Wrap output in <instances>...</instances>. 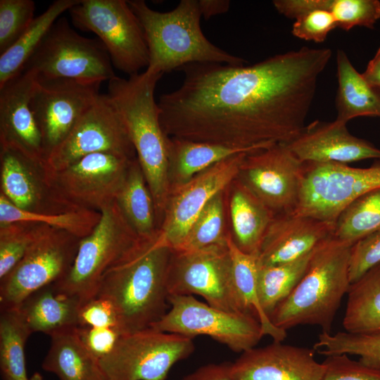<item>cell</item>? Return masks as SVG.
<instances>
[{"instance_id":"cell-1","label":"cell","mask_w":380,"mask_h":380,"mask_svg":"<svg viewBox=\"0 0 380 380\" xmlns=\"http://www.w3.org/2000/svg\"><path fill=\"white\" fill-rule=\"evenodd\" d=\"M329 48L303 46L252 65L196 63L158 102L167 136L260 151L305 127Z\"/></svg>"},{"instance_id":"cell-2","label":"cell","mask_w":380,"mask_h":380,"mask_svg":"<svg viewBox=\"0 0 380 380\" xmlns=\"http://www.w3.org/2000/svg\"><path fill=\"white\" fill-rule=\"evenodd\" d=\"M163 74L145 70L127 79L115 76L107 95L121 117L152 194L157 222L161 221L170 195L167 135L160 120L154 93Z\"/></svg>"},{"instance_id":"cell-3","label":"cell","mask_w":380,"mask_h":380,"mask_svg":"<svg viewBox=\"0 0 380 380\" xmlns=\"http://www.w3.org/2000/svg\"><path fill=\"white\" fill-rule=\"evenodd\" d=\"M172 253L170 247L154 241L101 278L95 296L112 303L121 334L151 328L168 310L167 276Z\"/></svg>"},{"instance_id":"cell-4","label":"cell","mask_w":380,"mask_h":380,"mask_svg":"<svg viewBox=\"0 0 380 380\" xmlns=\"http://www.w3.org/2000/svg\"><path fill=\"white\" fill-rule=\"evenodd\" d=\"M353 244L334 236L312 251L307 271L270 318L284 331L315 325L331 333L335 315L350 286L349 262Z\"/></svg>"},{"instance_id":"cell-5","label":"cell","mask_w":380,"mask_h":380,"mask_svg":"<svg viewBox=\"0 0 380 380\" xmlns=\"http://www.w3.org/2000/svg\"><path fill=\"white\" fill-rule=\"evenodd\" d=\"M127 2L144 32L149 53L146 70L163 74L196 63H246L214 45L203 34L198 1L182 0L168 12L154 11L143 0Z\"/></svg>"},{"instance_id":"cell-6","label":"cell","mask_w":380,"mask_h":380,"mask_svg":"<svg viewBox=\"0 0 380 380\" xmlns=\"http://www.w3.org/2000/svg\"><path fill=\"white\" fill-rule=\"evenodd\" d=\"M101 219L87 236L81 239L68 274L53 283L61 292L83 303L95 297L103 275L127 262L153 241L141 239L122 215L115 201L101 211Z\"/></svg>"},{"instance_id":"cell-7","label":"cell","mask_w":380,"mask_h":380,"mask_svg":"<svg viewBox=\"0 0 380 380\" xmlns=\"http://www.w3.org/2000/svg\"><path fill=\"white\" fill-rule=\"evenodd\" d=\"M23 70L38 80L66 79L88 84H101L116 76L101 42L80 35L65 18L54 23Z\"/></svg>"},{"instance_id":"cell-8","label":"cell","mask_w":380,"mask_h":380,"mask_svg":"<svg viewBox=\"0 0 380 380\" xmlns=\"http://www.w3.org/2000/svg\"><path fill=\"white\" fill-rule=\"evenodd\" d=\"M68 12L75 27L99 38L118 70L131 76L147 68L144 32L127 1L80 0Z\"/></svg>"},{"instance_id":"cell-9","label":"cell","mask_w":380,"mask_h":380,"mask_svg":"<svg viewBox=\"0 0 380 380\" xmlns=\"http://www.w3.org/2000/svg\"><path fill=\"white\" fill-rule=\"evenodd\" d=\"M194 350L191 338L148 328L121 334L99 363L108 380H165L173 365Z\"/></svg>"},{"instance_id":"cell-10","label":"cell","mask_w":380,"mask_h":380,"mask_svg":"<svg viewBox=\"0 0 380 380\" xmlns=\"http://www.w3.org/2000/svg\"><path fill=\"white\" fill-rule=\"evenodd\" d=\"M168 301L170 308L151 328L191 338L206 335L238 353L255 347L264 336L251 315L223 310L193 296H170Z\"/></svg>"},{"instance_id":"cell-11","label":"cell","mask_w":380,"mask_h":380,"mask_svg":"<svg viewBox=\"0 0 380 380\" xmlns=\"http://www.w3.org/2000/svg\"><path fill=\"white\" fill-rule=\"evenodd\" d=\"M376 189H380V165L357 168L304 163L299 200L293 213L334 224L350 202Z\"/></svg>"},{"instance_id":"cell-12","label":"cell","mask_w":380,"mask_h":380,"mask_svg":"<svg viewBox=\"0 0 380 380\" xmlns=\"http://www.w3.org/2000/svg\"><path fill=\"white\" fill-rule=\"evenodd\" d=\"M167 288L169 296L198 295L213 307L243 313L233 284L227 241L194 251L172 250Z\"/></svg>"},{"instance_id":"cell-13","label":"cell","mask_w":380,"mask_h":380,"mask_svg":"<svg viewBox=\"0 0 380 380\" xmlns=\"http://www.w3.org/2000/svg\"><path fill=\"white\" fill-rule=\"evenodd\" d=\"M81 239L47 226L0 284L1 309L15 308L35 291L63 279L75 260Z\"/></svg>"},{"instance_id":"cell-14","label":"cell","mask_w":380,"mask_h":380,"mask_svg":"<svg viewBox=\"0 0 380 380\" xmlns=\"http://www.w3.org/2000/svg\"><path fill=\"white\" fill-rule=\"evenodd\" d=\"M101 152L137 158L126 127L107 94L98 96L46 162L52 172H57L87 155Z\"/></svg>"},{"instance_id":"cell-15","label":"cell","mask_w":380,"mask_h":380,"mask_svg":"<svg viewBox=\"0 0 380 380\" xmlns=\"http://www.w3.org/2000/svg\"><path fill=\"white\" fill-rule=\"evenodd\" d=\"M304 163L284 144L246 154L237 182L275 215L292 213L302 186Z\"/></svg>"},{"instance_id":"cell-16","label":"cell","mask_w":380,"mask_h":380,"mask_svg":"<svg viewBox=\"0 0 380 380\" xmlns=\"http://www.w3.org/2000/svg\"><path fill=\"white\" fill-rule=\"evenodd\" d=\"M135 158L107 152L91 153L53 172V184L70 210L100 212L115 200Z\"/></svg>"},{"instance_id":"cell-17","label":"cell","mask_w":380,"mask_h":380,"mask_svg":"<svg viewBox=\"0 0 380 380\" xmlns=\"http://www.w3.org/2000/svg\"><path fill=\"white\" fill-rule=\"evenodd\" d=\"M246 154L228 158L172 189L155 242L178 248L208 202L236 178Z\"/></svg>"},{"instance_id":"cell-18","label":"cell","mask_w":380,"mask_h":380,"mask_svg":"<svg viewBox=\"0 0 380 380\" xmlns=\"http://www.w3.org/2000/svg\"><path fill=\"white\" fill-rule=\"evenodd\" d=\"M100 85L66 79L35 80L30 106L46 159L96 99Z\"/></svg>"},{"instance_id":"cell-19","label":"cell","mask_w":380,"mask_h":380,"mask_svg":"<svg viewBox=\"0 0 380 380\" xmlns=\"http://www.w3.org/2000/svg\"><path fill=\"white\" fill-rule=\"evenodd\" d=\"M46 160L0 144V193L18 208L35 213L73 211L61 199Z\"/></svg>"},{"instance_id":"cell-20","label":"cell","mask_w":380,"mask_h":380,"mask_svg":"<svg viewBox=\"0 0 380 380\" xmlns=\"http://www.w3.org/2000/svg\"><path fill=\"white\" fill-rule=\"evenodd\" d=\"M314 349L274 341L241 353L229 362L234 380H321L324 366L315 358Z\"/></svg>"},{"instance_id":"cell-21","label":"cell","mask_w":380,"mask_h":380,"mask_svg":"<svg viewBox=\"0 0 380 380\" xmlns=\"http://www.w3.org/2000/svg\"><path fill=\"white\" fill-rule=\"evenodd\" d=\"M286 145L303 163L346 165L365 159H380V149L351 134L346 123L337 120L314 121Z\"/></svg>"},{"instance_id":"cell-22","label":"cell","mask_w":380,"mask_h":380,"mask_svg":"<svg viewBox=\"0 0 380 380\" xmlns=\"http://www.w3.org/2000/svg\"><path fill=\"white\" fill-rule=\"evenodd\" d=\"M35 80L32 72L23 70L0 87V144L46 160L42 136L30 106Z\"/></svg>"},{"instance_id":"cell-23","label":"cell","mask_w":380,"mask_h":380,"mask_svg":"<svg viewBox=\"0 0 380 380\" xmlns=\"http://www.w3.org/2000/svg\"><path fill=\"white\" fill-rule=\"evenodd\" d=\"M334 224L294 213L275 215L258 253L260 265H279L312 251L333 236Z\"/></svg>"},{"instance_id":"cell-24","label":"cell","mask_w":380,"mask_h":380,"mask_svg":"<svg viewBox=\"0 0 380 380\" xmlns=\"http://www.w3.org/2000/svg\"><path fill=\"white\" fill-rule=\"evenodd\" d=\"M82 304L78 297L64 293L51 284L27 296L18 308L32 333L51 336L79 327Z\"/></svg>"},{"instance_id":"cell-25","label":"cell","mask_w":380,"mask_h":380,"mask_svg":"<svg viewBox=\"0 0 380 380\" xmlns=\"http://www.w3.org/2000/svg\"><path fill=\"white\" fill-rule=\"evenodd\" d=\"M42 368L60 380H108L99 360L81 341L77 327L53 334Z\"/></svg>"},{"instance_id":"cell-26","label":"cell","mask_w":380,"mask_h":380,"mask_svg":"<svg viewBox=\"0 0 380 380\" xmlns=\"http://www.w3.org/2000/svg\"><path fill=\"white\" fill-rule=\"evenodd\" d=\"M171 190L233 156L256 151L167 136ZM171 192V191H170Z\"/></svg>"},{"instance_id":"cell-27","label":"cell","mask_w":380,"mask_h":380,"mask_svg":"<svg viewBox=\"0 0 380 380\" xmlns=\"http://www.w3.org/2000/svg\"><path fill=\"white\" fill-rule=\"evenodd\" d=\"M336 120L347 124L357 117H380V91L357 71L344 51L336 53Z\"/></svg>"},{"instance_id":"cell-28","label":"cell","mask_w":380,"mask_h":380,"mask_svg":"<svg viewBox=\"0 0 380 380\" xmlns=\"http://www.w3.org/2000/svg\"><path fill=\"white\" fill-rule=\"evenodd\" d=\"M226 241L232 262L233 284L241 311L258 319L264 336L268 335L274 341L282 342L286 338V331L272 324L260 305L258 291V255L241 251L231 235H227Z\"/></svg>"},{"instance_id":"cell-29","label":"cell","mask_w":380,"mask_h":380,"mask_svg":"<svg viewBox=\"0 0 380 380\" xmlns=\"http://www.w3.org/2000/svg\"><path fill=\"white\" fill-rule=\"evenodd\" d=\"M115 201L139 237L147 241L156 239L158 229L154 201L137 158L132 161Z\"/></svg>"},{"instance_id":"cell-30","label":"cell","mask_w":380,"mask_h":380,"mask_svg":"<svg viewBox=\"0 0 380 380\" xmlns=\"http://www.w3.org/2000/svg\"><path fill=\"white\" fill-rule=\"evenodd\" d=\"M234 241L243 253L258 255L275 214L237 182L230 200Z\"/></svg>"},{"instance_id":"cell-31","label":"cell","mask_w":380,"mask_h":380,"mask_svg":"<svg viewBox=\"0 0 380 380\" xmlns=\"http://www.w3.org/2000/svg\"><path fill=\"white\" fill-rule=\"evenodd\" d=\"M343 326L346 331H380V262L352 283L348 292Z\"/></svg>"},{"instance_id":"cell-32","label":"cell","mask_w":380,"mask_h":380,"mask_svg":"<svg viewBox=\"0 0 380 380\" xmlns=\"http://www.w3.org/2000/svg\"><path fill=\"white\" fill-rule=\"evenodd\" d=\"M79 1H53L44 12L34 19L28 29L13 46L0 54V87L23 71L25 64L59 16Z\"/></svg>"},{"instance_id":"cell-33","label":"cell","mask_w":380,"mask_h":380,"mask_svg":"<svg viewBox=\"0 0 380 380\" xmlns=\"http://www.w3.org/2000/svg\"><path fill=\"white\" fill-rule=\"evenodd\" d=\"M31 334L18 307L1 309L0 367L4 380H29L25 348Z\"/></svg>"},{"instance_id":"cell-34","label":"cell","mask_w":380,"mask_h":380,"mask_svg":"<svg viewBox=\"0 0 380 380\" xmlns=\"http://www.w3.org/2000/svg\"><path fill=\"white\" fill-rule=\"evenodd\" d=\"M101 219V212L80 210L61 213H35L21 210L0 193V225L31 222L64 230L83 239L89 236Z\"/></svg>"},{"instance_id":"cell-35","label":"cell","mask_w":380,"mask_h":380,"mask_svg":"<svg viewBox=\"0 0 380 380\" xmlns=\"http://www.w3.org/2000/svg\"><path fill=\"white\" fill-rule=\"evenodd\" d=\"M312 251L286 263L270 266L259 264L258 296L261 307L269 317L305 274Z\"/></svg>"},{"instance_id":"cell-36","label":"cell","mask_w":380,"mask_h":380,"mask_svg":"<svg viewBox=\"0 0 380 380\" xmlns=\"http://www.w3.org/2000/svg\"><path fill=\"white\" fill-rule=\"evenodd\" d=\"M380 229V189L350 202L338 215L333 236L353 245Z\"/></svg>"},{"instance_id":"cell-37","label":"cell","mask_w":380,"mask_h":380,"mask_svg":"<svg viewBox=\"0 0 380 380\" xmlns=\"http://www.w3.org/2000/svg\"><path fill=\"white\" fill-rule=\"evenodd\" d=\"M272 4L279 13L295 19L291 33L299 39L322 42L337 27L333 15L315 0H275Z\"/></svg>"},{"instance_id":"cell-38","label":"cell","mask_w":380,"mask_h":380,"mask_svg":"<svg viewBox=\"0 0 380 380\" xmlns=\"http://www.w3.org/2000/svg\"><path fill=\"white\" fill-rule=\"evenodd\" d=\"M319 355H354L363 363L380 369V331L353 334L338 331L334 334L322 332L313 346Z\"/></svg>"},{"instance_id":"cell-39","label":"cell","mask_w":380,"mask_h":380,"mask_svg":"<svg viewBox=\"0 0 380 380\" xmlns=\"http://www.w3.org/2000/svg\"><path fill=\"white\" fill-rule=\"evenodd\" d=\"M224 204L222 192L215 196L196 220L177 251H194L226 242L223 233Z\"/></svg>"},{"instance_id":"cell-40","label":"cell","mask_w":380,"mask_h":380,"mask_svg":"<svg viewBox=\"0 0 380 380\" xmlns=\"http://www.w3.org/2000/svg\"><path fill=\"white\" fill-rule=\"evenodd\" d=\"M46 227L31 222L0 225V280L18 265Z\"/></svg>"},{"instance_id":"cell-41","label":"cell","mask_w":380,"mask_h":380,"mask_svg":"<svg viewBox=\"0 0 380 380\" xmlns=\"http://www.w3.org/2000/svg\"><path fill=\"white\" fill-rule=\"evenodd\" d=\"M315 2L333 15L337 27L346 31L356 26L372 28L380 18L378 0H315Z\"/></svg>"},{"instance_id":"cell-42","label":"cell","mask_w":380,"mask_h":380,"mask_svg":"<svg viewBox=\"0 0 380 380\" xmlns=\"http://www.w3.org/2000/svg\"><path fill=\"white\" fill-rule=\"evenodd\" d=\"M32 0H0V53L13 46L33 22Z\"/></svg>"},{"instance_id":"cell-43","label":"cell","mask_w":380,"mask_h":380,"mask_svg":"<svg viewBox=\"0 0 380 380\" xmlns=\"http://www.w3.org/2000/svg\"><path fill=\"white\" fill-rule=\"evenodd\" d=\"M322 363L321 380H380L379 368L351 360L346 354L327 356Z\"/></svg>"},{"instance_id":"cell-44","label":"cell","mask_w":380,"mask_h":380,"mask_svg":"<svg viewBox=\"0 0 380 380\" xmlns=\"http://www.w3.org/2000/svg\"><path fill=\"white\" fill-rule=\"evenodd\" d=\"M380 262V229L355 243L350 251L349 276L350 284Z\"/></svg>"},{"instance_id":"cell-45","label":"cell","mask_w":380,"mask_h":380,"mask_svg":"<svg viewBox=\"0 0 380 380\" xmlns=\"http://www.w3.org/2000/svg\"><path fill=\"white\" fill-rule=\"evenodd\" d=\"M79 327H115L118 318L114 307L107 299L95 296L83 303L78 315Z\"/></svg>"},{"instance_id":"cell-46","label":"cell","mask_w":380,"mask_h":380,"mask_svg":"<svg viewBox=\"0 0 380 380\" xmlns=\"http://www.w3.org/2000/svg\"><path fill=\"white\" fill-rule=\"evenodd\" d=\"M77 333L86 348L99 360L113 351L121 336L115 327H78Z\"/></svg>"},{"instance_id":"cell-47","label":"cell","mask_w":380,"mask_h":380,"mask_svg":"<svg viewBox=\"0 0 380 380\" xmlns=\"http://www.w3.org/2000/svg\"><path fill=\"white\" fill-rule=\"evenodd\" d=\"M182 380H234V379L230 372L229 362H227L203 365L184 376Z\"/></svg>"},{"instance_id":"cell-48","label":"cell","mask_w":380,"mask_h":380,"mask_svg":"<svg viewBox=\"0 0 380 380\" xmlns=\"http://www.w3.org/2000/svg\"><path fill=\"white\" fill-rule=\"evenodd\" d=\"M199 10L205 19L223 14L229 9L230 1L228 0H199Z\"/></svg>"},{"instance_id":"cell-49","label":"cell","mask_w":380,"mask_h":380,"mask_svg":"<svg viewBox=\"0 0 380 380\" xmlns=\"http://www.w3.org/2000/svg\"><path fill=\"white\" fill-rule=\"evenodd\" d=\"M362 75L373 87L380 91V47L367 64Z\"/></svg>"},{"instance_id":"cell-50","label":"cell","mask_w":380,"mask_h":380,"mask_svg":"<svg viewBox=\"0 0 380 380\" xmlns=\"http://www.w3.org/2000/svg\"><path fill=\"white\" fill-rule=\"evenodd\" d=\"M29 380H43V378L40 374L34 373L31 377H30Z\"/></svg>"}]
</instances>
